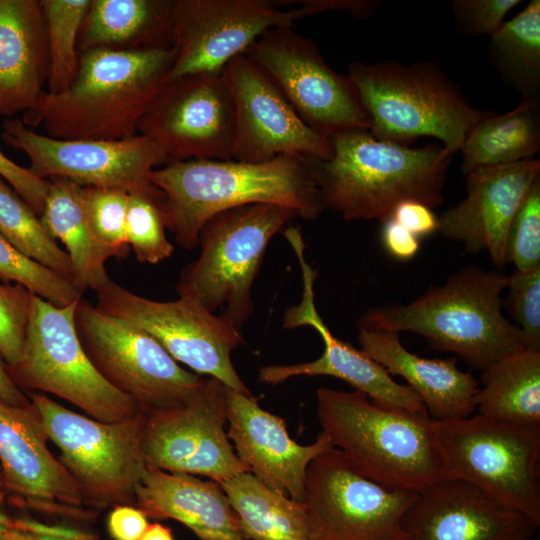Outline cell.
I'll return each mask as SVG.
<instances>
[{
    "label": "cell",
    "instance_id": "5b68a950",
    "mask_svg": "<svg viewBox=\"0 0 540 540\" xmlns=\"http://www.w3.org/2000/svg\"><path fill=\"white\" fill-rule=\"evenodd\" d=\"M316 399L322 433L365 477L417 493L441 478L429 415L381 407L355 390L321 387Z\"/></svg>",
    "mask_w": 540,
    "mask_h": 540
},
{
    "label": "cell",
    "instance_id": "4dcf8cb0",
    "mask_svg": "<svg viewBox=\"0 0 540 540\" xmlns=\"http://www.w3.org/2000/svg\"><path fill=\"white\" fill-rule=\"evenodd\" d=\"M479 414L540 426V350L522 347L481 371Z\"/></svg>",
    "mask_w": 540,
    "mask_h": 540
},
{
    "label": "cell",
    "instance_id": "7dc6e473",
    "mask_svg": "<svg viewBox=\"0 0 540 540\" xmlns=\"http://www.w3.org/2000/svg\"><path fill=\"white\" fill-rule=\"evenodd\" d=\"M381 240L386 251L400 261L412 259L420 248V239L391 216L382 221Z\"/></svg>",
    "mask_w": 540,
    "mask_h": 540
},
{
    "label": "cell",
    "instance_id": "c3c4849f",
    "mask_svg": "<svg viewBox=\"0 0 540 540\" xmlns=\"http://www.w3.org/2000/svg\"><path fill=\"white\" fill-rule=\"evenodd\" d=\"M297 7L302 15L308 16L329 10H342L358 18H367L376 12L379 2L370 0H300Z\"/></svg>",
    "mask_w": 540,
    "mask_h": 540
},
{
    "label": "cell",
    "instance_id": "ffe728a7",
    "mask_svg": "<svg viewBox=\"0 0 540 540\" xmlns=\"http://www.w3.org/2000/svg\"><path fill=\"white\" fill-rule=\"evenodd\" d=\"M289 244L301 267L303 292L301 301L285 311L283 327H312L322 338L324 351L311 362L262 367L260 381L276 385L297 376H332L345 381L381 407L428 415L420 398L409 386L396 382L379 363L331 333L315 306L313 286L317 272L305 260L304 241L297 237Z\"/></svg>",
    "mask_w": 540,
    "mask_h": 540
},
{
    "label": "cell",
    "instance_id": "44dd1931",
    "mask_svg": "<svg viewBox=\"0 0 540 540\" xmlns=\"http://www.w3.org/2000/svg\"><path fill=\"white\" fill-rule=\"evenodd\" d=\"M48 436L31 402L0 399V469L18 505L71 518H92L72 476L48 448Z\"/></svg>",
    "mask_w": 540,
    "mask_h": 540
},
{
    "label": "cell",
    "instance_id": "7c38bea8",
    "mask_svg": "<svg viewBox=\"0 0 540 540\" xmlns=\"http://www.w3.org/2000/svg\"><path fill=\"white\" fill-rule=\"evenodd\" d=\"M419 493L383 486L332 447L307 468L304 497L309 540H404L407 511Z\"/></svg>",
    "mask_w": 540,
    "mask_h": 540
},
{
    "label": "cell",
    "instance_id": "ab89813d",
    "mask_svg": "<svg viewBox=\"0 0 540 540\" xmlns=\"http://www.w3.org/2000/svg\"><path fill=\"white\" fill-rule=\"evenodd\" d=\"M34 295L19 284H0V356L7 368L22 355Z\"/></svg>",
    "mask_w": 540,
    "mask_h": 540
},
{
    "label": "cell",
    "instance_id": "f5cc1de1",
    "mask_svg": "<svg viewBox=\"0 0 540 540\" xmlns=\"http://www.w3.org/2000/svg\"><path fill=\"white\" fill-rule=\"evenodd\" d=\"M7 496L8 494L4 485V481H3V477H2V473L0 469V510H4Z\"/></svg>",
    "mask_w": 540,
    "mask_h": 540
},
{
    "label": "cell",
    "instance_id": "ba28073f",
    "mask_svg": "<svg viewBox=\"0 0 540 540\" xmlns=\"http://www.w3.org/2000/svg\"><path fill=\"white\" fill-rule=\"evenodd\" d=\"M441 478L466 481L540 525V426L487 417L433 420Z\"/></svg>",
    "mask_w": 540,
    "mask_h": 540
},
{
    "label": "cell",
    "instance_id": "ac0fdd59",
    "mask_svg": "<svg viewBox=\"0 0 540 540\" xmlns=\"http://www.w3.org/2000/svg\"><path fill=\"white\" fill-rule=\"evenodd\" d=\"M298 8L281 9L270 0H175L174 60L166 83L222 71L266 31L293 27Z\"/></svg>",
    "mask_w": 540,
    "mask_h": 540
},
{
    "label": "cell",
    "instance_id": "b9f144b4",
    "mask_svg": "<svg viewBox=\"0 0 540 540\" xmlns=\"http://www.w3.org/2000/svg\"><path fill=\"white\" fill-rule=\"evenodd\" d=\"M520 0H453L452 12L458 26L466 34H495L505 23V17Z\"/></svg>",
    "mask_w": 540,
    "mask_h": 540
},
{
    "label": "cell",
    "instance_id": "bcb514c9",
    "mask_svg": "<svg viewBox=\"0 0 540 540\" xmlns=\"http://www.w3.org/2000/svg\"><path fill=\"white\" fill-rule=\"evenodd\" d=\"M11 527L30 534L36 540H98L94 534L82 528L50 524L30 517L12 519Z\"/></svg>",
    "mask_w": 540,
    "mask_h": 540
},
{
    "label": "cell",
    "instance_id": "816d5d0a",
    "mask_svg": "<svg viewBox=\"0 0 540 540\" xmlns=\"http://www.w3.org/2000/svg\"><path fill=\"white\" fill-rule=\"evenodd\" d=\"M1 540H36V539L24 531L9 527L4 531Z\"/></svg>",
    "mask_w": 540,
    "mask_h": 540
},
{
    "label": "cell",
    "instance_id": "8992f818",
    "mask_svg": "<svg viewBox=\"0 0 540 540\" xmlns=\"http://www.w3.org/2000/svg\"><path fill=\"white\" fill-rule=\"evenodd\" d=\"M347 76L379 140L410 145L427 136L454 155L470 129L492 113L473 107L436 62H352Z\"/></svg>",
    "mask_w": 540,
    "mask_h": 540
},
{
    "label": "cell",
    "instance_id": "5bb4252c",
    "mask_svg": "<svg viewBox=\"0 0 540 540\" xmlns=\"http://www.w3.org/2000/svg\"><path fill=\"white\" fill-rule=\"evenodd\" d=\"M245 55L319 135L330 140L349 131H369L368 115L351 79L334 71L317 45L292 27L266 31Z\"/></svg>",
    "mask_w": 540,
    "mask_h": 540
},
{
    "label": "cell",
    "instance_id": "d4e9b609",
    "mask_svg": "<svg viewBox=\"0 0 540 540\" xmlns=\"http://www.w3.org/2000/svg\"><path fill=\"white\" fill-rule=\"evenodd\" d=\"M357 339L364 354L407 382L431 419H457L475 412L479 383L471 372L458 368L457 358L420 357L408 351L394 331L359 328Z\"/></svg>",
    "mask_w": 540,
    "mask_h": 540
},
{
    "label": "cell",
    "instance_id": "f6af8a7d",
    "mask_svg": "<svg viewBox=\"0 0 540 540\" xmlns=\"http://www.w3.org/2000/svg\"><path fill=\"white\" fill-rule=\"evenodd\" d=\"M390 216L419 239L437 230L438 218L432 208L418 201L400 202Z\"/></svg>",
    "mask_w": 540,
    "mask_h": 540
},
{
    "label": "cell",
    "instance_id": "d6a6232c",
    "mask_svg": "<svg viewBox=\"0 0 540 540\" xmlns=\"http://www.w3.org/2000/svg\"><path fill=\"white\" fill-rule=\"evenodd\" d=\"M488 57L522 98L540 97V1L533 0L490 37Z\"/></svg>",
    "mask_w": 540,
    "mask_h": 540
},
{
    "label": "cell",
    "instance_id": "7402d4cb",
    "mask_svg": "<svg viewBox=\"0 0 540 540\" xmlns=\"http://www.w3.org/2000/svg\"><path fill=\"white\" fill-rule=\"evenodd\" d=\"M533 519L478 487L440 478L407 511L404 540H532Z\"/></svg>",
    "mask_w": 540,
    "mask_h": 540
},
{
    "label": "cell",
    "instance_id": "e575fe53",
    "mask_svg": "<svg viewBox=\"0 0 540 540\" xmlns=\"http://www.w3.org/2000/svg\"><path fill=\"white\" fill-rule=\"evenodd\" d=\"M92 0H41L48 44V93L68 89L79 67L78 39Z\"/></svg>",
    "mask_w": 540,
    "mask_h": 540
},
{
    "label": "cell",
    "instance_id": "9c48e42d",
    "mask_svg": "<svg viewBox=\"0 0 540 540\" xmlns=\"http://www.w3.org/2000/svg\"><path fill=\"white\" fill-rule=\"evenodd\" d=\"M58 459L77 483L84 506L105 509L135 505V491L146 467L143 436L148 414L102 422L68 409L47 395L30 392Z\"/></svg>",
    "mask_w": 540,
    "mask_h": 540
},
{
    "label": "cell",
    "instance_id": "e0dca14e",
    "mask_svg": "<svg viewBox=\"0 0 540 540\" xmlns=\"http://www.w3.org/2000/svg\"><path fill=\"white\" fill-rule=\"evenodd\" d=\"M2 138L21 150L29 169L42 179L64 178L81 186L122 189L128 193L158 194L149 179L156 166L166 165L162 149L137 134L116 140H63L35 132L18 118L6 119Z\"/></svg>",
    "mask_w": 540,
    "mask_h": 540
},
{
    "label": "cell",
    "instance_id": "f546056e",
    "mask_svg": "<svg viewBox=\"0 0 540 540\" xmlns=\"http://www.w3.org/2000/svg\"><path fill=\"white\" fill-rule=\"evenodd\" d=\"M540 150V97L522 98L513 110L493 112L468 132L461 149L462 172L534 158Z\"/></svg>",
    "mask_w": 540,
    "mask_h": 540
},
{
    "label": "cell",
    "instance_id": "484cf974",
    "mask_svg": "<svg viewBox=\"0 0 540 540\" xmlns=\"http://www.w3.org/2000/svg\"><path fill=\"white\" fill-rule=\"evenodd\" d=\"M135 505L148 518L182 523L199 540H245L221 484L214 480L146 466Z\"/></svg>",
    "mask_w": 540,
    "mask_h": 540
},
{
    "label": "cell",
    "instance_id": "60d3db41",
    "mask_svg": "<svg viewBox=\"0 0 540 540\" xmlns=\"http://www.w3.org/2000/svg\"><path fill=\"white\" fill-rule=\"evenodd\" d=\"M507 309L524 346L540 350V266L507 276Z\"/></svg>",
    "mask_w": 540,
    "mask_h": 540
},
{
    "label": "cell",
    "instance_id": "3957f363",
    "mask_svg": "<svg viewBox=\"0 0 540 540\" xmlns=\"http://www.w3.org/2000/svg\"><path fill=\"white\" fill-rule=\"evenodd\" d=\"M332 156L311 161L325 209L345 220L383 221L402 201L430 208L443 201L453 155L442 145L411 147L354 130L331 139Z\"/></svg>",
    "mask_w": 540,
    "mask_h": 540
},
{
    "label": "cell",
    "instance_id": "f35d334b",
    "mask_svg": "<svg viewBox=\"0 0 540 540\" xmlns=\"http://www.w3.org/2000/svg\"><path fill=\"white\" fill-rule=\"evenodd\" d=\"M506 263H512L519 271L540 266V178L530 188L509 226Z\"/></svg>",
    "mask_w": 540,
    "mask_h": 540
},
{
    "label": "cell",
    "instance_id": "ee69618b",
    "mask_svg": "<svg viewBox=\"0 0 540 540\" xmlns=\"http://www.w3.org/2000/svg\"><path fill=\"white\" fill-rule=\"evenodd\" d=\"M147 515L136 505L114 506L107 518L113 540H140L149 526Z\"/></svg>",
    "mask_w": 540,
    "mask_h": 540
},
{
    "label": "cell",
    "instance_id": "30bf717a",
    "mask_svg": "<svg viewBox=\"0 0 540 540\" xmlns=\"http://www.w3.org/2000/svg\"><path fill=\"white\" fill-rule=\"evenodd\" d=\"M77 302L57 307L34 295L21 358L7 368L11 378L19 387L64 399L102 422L144 413L133 398L110 385L88 358L74 324Z\"/></svg>",
    "mask_w": 540,
    "mask_h": 540
},
{
    "label": "cell",
    "instance_id": "4fadbf2b",
    "mask_svg": "<svg viewBox=\"0 0 540 540\" xmlns=\"http://www.w3.org/2000/svg\"><path fill=\"white\" fill-rule=\"evenodd\" d=\"M95 292L100 310L150 334L178 363L198 375L213 377L234 391L251 395L231 359L243 338L223 315L209 312L187 297L151 300L111 279Z\"/></svg>",
    "mask_w": 540,
    "mask_h": 540
},
{
    "label": "cell",
    "instance_id": "d590c367",
    "mask_svg": "<svg viewBox=\"0 0 540 540\" xmlns=\"http://www.w3.org/2000/svg\"><path fill=\"white\" fill-rule=\"evenodd\" d=\"M164 195L128 194L126 241L140 263L157 264L169 258L174 247L167 239Z\"/></svg>",
    "mask_w": 540,
    "mask_h": 540
},
{
    "label": "cell",
    "instance_id": "83f0119b",
    "mask_svg": "<svg viewBox=\"0 0 540 540\" xmlns=\"http://www.w3.org/2000/svg\"><path fill=\"white\" fill-rule=\"evenodd\" d=\"M174 7L175 0H92L79 34V53L171 49Z\"/></svg>",
    "mask_w": 540,
    "mask_h": 540
},
{
    "label": "cell",
    "instance_id": "f1b7e54d",
    "mask_svg": "<svg viewBox=\"0 0 540 540\" xmlns=\"http://www.w3.org/2000/svg\"><path fill=\"white\" fill-rule=\"evenodd\" d=\"M40 218L49 235L65 245L73 268V284L81 293L88 288L95 291L110 279L105 262L112 255L92 230L81 185L51 178Z\"/></svg>",
    "mask_w": 540,
    "mask_h": 540
},
{
    "label": "cell",
    "instance_id": "277c9868",
    "mask_svg": "<svg viewBox=\"0 0 540 540\" xmlns=\"http://www.w3.org/2000/svg\"><path fill=\"white\" fill-rule=\"evenodd\" d=\"M506 287V275L469 264L407 305L367 310L359 328L416 333L433 349L455 353L482 371L525 347L519 329L502 314Z\"/></svg>",
    "mask_w": 540,
    "mask_h": 540
},
{
    "label": "cell",
    "instance_id": "9a60e30c",
    "mask_svg": "<svg viewBox=\"0 0 540 540\" xmlns=\"http://www.w3.org/2000/svg\"><path fill=\"white\" fill-rule=\"evenodd\" d=\"M228 389L213 377L202 378L183 402L150 412L143 436L145 465L219 483L249 472L225 429Z\"/></svg>",
    "mask_w": 540,
    "mask_h": 540
},
{
    "label": "cell",
    "instance_id": "d6986e66",
    "mask_svg": "<svg viewBox=\"0 0 540 540\" xmlns=\"http://www.w3.org/2000/svg\"><path fill=\"white\" fill-rule=\"evenodd\" d=\"M236 110V161L261 163L278 156L325 161L331 140L308 127L273 82L245 55L224 68Z\"/></svg>",
    "mask_w": 540,
    "mask_h": 540
},
{
    "label": "cell",
    "instance_id": "7bdbcfd3",
    "mask_svg": "<svg viewBox=\"0 0 540 540\" xmlns=\"http://www.w3.org/2000/svg\"><path fill=\"white\" fill-rule=\"evenodd\" d=\"M0 177L41 217L49 192L50 179L36 176L0 151Z\"/></svg>",
    "mask_w": 540,
    "mask_h": 540
},
{
    "label": "cell",
    "instance_id": "8d00e7d4",
    "mask_svg": "<svg viewBox=\"0 0 540 540\" xmlns=\"http://www.w3.org/2000/svg\"><path fill=\"white\" fill-rule=\"evenodd\" d=\"M0 278L15 283L57 307H66L83 297L72 282L29 258L0 234Z\"/></svg>",
    "mask_w": 540,
    "mask_h": 540
},
{
    "label": "cell",
    "instance_id": "8fae6325",
    "mask_svg": "<svg viewBox=\"0 0 540 540\" xmlns=\"http://www.w3.org/2000/svg\"><path fill=\"white\" fill-rule=\"evenodd\" d=\"M74 324L96 370L144 413L183 402L202 380L181 367L150 334L83 297L76 304Z\"/></svg>",
    "mask_w": 540,
    "mask_h": 540
},
{
    "label": "cell",
    "instance_id": "f907efd6",
    "mask_svg": "<svg viewBox=\"0 0 540 540\" xmlns=\"http://www.w3.org/2000/svg\"><path fill=\"white\" fill-rule=\"evenodd\" d=\"M140 540H175L172 530L159 522L150 523Z\"/></svg>",
    "mask_w": 540,
    "mask_h": 540
},
{
    "label": "cell",
    "instance_id": "681fc988",
    "mask_svg": "<svg viewBox=\"0 0 540 540\" xmlns=\"http://www.w3.org/2000/svg\"><path fill=\"white\" fill-rule=\"evenodd\" d=\"M0 399L14 406H27L30 404L20 387L11 378L7 366L0 356Z\"/></svg>",
    "mask_w": 540,
    "mask_h": 540
},
{
    "label": "cell",
    "instance_id": "52a82bcc",
    "mask_svg": "<svg viewBox=\"0 0 540 540\" xmlns=\"http://www.w3.org/2000/svg\"><path fill=\"white\" fill-rule=\"evenodd\" d=\"M299 217L296 210L271 203L222 211L201 227L199 257L182 270L176 290L209 312L221 310L239 330L254 310L252 286L272 237Z\"/></svg>",
    "mask_w": 540,
    "mask_h": 540
},
{
    "label": "cell",
    "instance_id": "cb8c5ba5",
    "mask_svg": "<svg viewBox=\"0 0 540 540\" xmlns=\"http://www.w3.org/2000/svg\"><path fill=\"white\" fill-rule=\"evenodd\" d=\"M227 435L249 472L268 487L302 502L306 472L313 459L332 448L322 432L310 445L289 436L284 419L251 394L227 392Z\"/></svg>",
    "mask_w": 540,
    "mask_h": 540
},
{
    "label": "cell",
    "instance_id": "74e56055",
    "mask_svg": "<svg viewBox=\"0 0 540 540\" xmlns=\"http://www.w3.org/2000/svg\"><path fill=\"white\" fill-rule=\"evenodd\" d=\"M86 211L98 242L112 257H124L128 192L108 187L82 186Z\"/></svg>",
    "mask_w": 540,
    "mask_h": 540
},
{
    "label": "cell",
    "instance_id": "6da1fadb",
    "mask_svg": "<svg viewBox=\"0 0 540 540\" xmlns=\"http://www.w3.org/2000/svg\"><path fill=\"white\" fill-rule=\"evenodd\" d=\"M174 47L153 50L96 48L79 53L71 86L45 92L23 113V123L63 140L116 141L134 137L174 60Z\"/></svg>",
    "mask_w": 540,
    "mask_h": 540
},
{
    "label": "cell",
    "instance_id": "836d02e7",
    "mask_svg": "<svg viewBox=\"0 0 540 540\" xmlns=\"http://www.w3.org/2000/svg\"><path fill=\"white\" fill-rule=\"evenodd\" d=\"M0 234L23 254L73 283V268L41 218L0 177Z\"/></svg>",
    "mask_w": 540,
    "mask_h": 540
},
{
    "label": "cell",
    "instance_id": "1f68e13d",
    "mask_svg": "<svg viewBox=\"0 0 540 540\" xmlns=\"http://www.w3.org/2000/svg\"><path fill=\"white\" fill-rule=\"evenodd\" d=\"M220 484L245 540H309L303 502L268 487L250 472Z\"/></svg>",
    "mask_w": 540,
    "mask_h": 540
},
{
    "label": "cell",
    "instance_id": "2e32d148",
    "mask_svg": "<svg viewBox=\"0 0 540 540\" xmlns=\"http://www.w3.org/2000/svg\"><path fill=\"white\" fill-rule=\"evenodd\" d=\"M168 163L232 160L236 142L234 97L224 69L167 82L138 125Z\"/></svg>",
    "mask_w": 540,
    "mask_h": 540
},
{
    "label": "cell",
    "instance_id": "7a4b0ae2",
    "mask_svg": "<svg viewBox=\"0 0 540 540\" xmlns=\"http://www.w3.org/2000/svg\"><path fill=\"white\" fill-rule=\"evenodd\" d=\"M149 179L164 195L167 228L189 250L198 245L204 223L228 209L271 203L294 209L306 220L326 210L311 161L300 157L172 162L152 170Z\"/></svg>",
    "mask_w": 540,
    "mask_h": 540
},
{
    "label": "cell",
    "instance_id": "603a6c76",
    "mask_svg": "<svg viewBox=\"0 0 540 540\" xmlns=\"http://www.w3.org/2000/svg\"><path fill=\"white\" fill-rule=\"evenodd\" d=\"M538 178V158L470 172L466 198L441 214L437 230L445 238L461 242L470 254L487 250L492 263L503 268L509 226Z\"/></svg>",
    "mask_w": 540,
    "mask_h": 540
},
{
    "label": "cell",
    "instance_id": "4316f807",
    "mask_svg": "<svg viewBox=\"0 0 540 540\" xmlns=\"http://www.w3.org/2000/svg\"><path fill=\"white\" fill-rule=\"evenodd\" d=\"M48 69L41 0H0V114L31 109L44 93Z\"/></svg>",
    "mask_w": 540,
    "mask_h": 540
}]
</instances>
